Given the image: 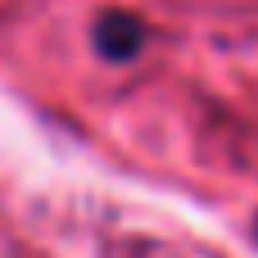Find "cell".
Here are the masks:
<instances>
[{
	"mask_svg": "<svg viewBox=\"0 0 258 258\" xmlns=\"http://www.w3.org/2000/svg\"><path fill=\"white\" fill-rule=\"evenodd\" d=\"M145 41H150V27L132 9H104L95 18V27H91V45L109 63H132L145 50Z\"/></svg>",
	"mask_w": 258,
	"mask_h": 258,
	"instance_id": "6da1fadb",
	"label": "cell"
}]
</instances>
